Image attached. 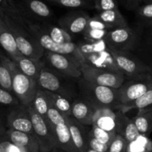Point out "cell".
Instances as JSON below:
<instances>
[{
  "label": "cell",
  "mask_w": 152,
  "mask_h": 152,
  "mask_svg": "<svg viewBox=\"0 0 152 152\" xmlns=\"http://www.w3.org/2000/svg\"><path fill=\"white\" fill-rule=\"evenodd\" d=\"M80 69L83 80L93 84L120 88L125 83L123 73L98 69L86 63L80 64Z\"/></svg>",
  "instance_id": "8992f818"
},
{
  "label": "cell",
  "mask_w": 152,
  "mask_h": 152,
  "mask_svg": "<svg viewBox=\"0 0 152 152\" xmlns=\"http://www.w3.org/2000/svg\"><path fill=\"white\" fill-rule=\"evenodd\" d=\"M10 69L12 74V92L19 99L20 105L28 106L32 103L39 89L37 80L25 75L11 60Z\"/></svg>",
  "instance_id": "277c9868"
},
{
  "label": "cell",
  "mask_w": 152,
  "mask_h": 152,
  "mask_svg": "<svg viewBox=\"0 0 152 152\" xmlns=\"http://www.w3.org/2000/svg\"><path fill=\"white\" fill-rule=\"evenodd\" d=\"M80 88L84 99L88 101L96 108L119 109L118 88L93 84L83 79L80 83Z\"/></svg>",
  "instance_id": "7a4b0ae2"
},
{
  "label": "cell",
  "mask_w": 152,
  "mask_h": 152,
  "mask_svg": "<svg viewBox=\"0 0 152 152\" xmlns=\"http://www.w3.org/2000/svg\"><path fill=\"white\" fill-rule=\"evenodd\" d=\"M68 126L74 145L79 152H86L88 147V139L89 132H87L86 126L77 122L72 116H64Z\"/></svg>",
  "instance_id": "9a60e30c"
},
{
  "label": "cell",
  "mask_w": 152,
  "mask_h": 152,
  "mask_svg": "<svg viewBox=\"0 0 152 152\" xmlns=\"http://www.w3.org/2000/svg\"><path fill=\"white\" fill-rule=\"evenodd\" d=\"M26 107L32 121L34 136L39 144L41 152H50L59 148L54 131L48 121L39 115L31 104Z\"/></svg>",
  "instance_id": "5b68a950"
},
{
  "label": "cell",
  "mask_w": 152,
  "mask_h": 152,
  "mask_svg": "<svg viewBox=\"0 0 152 152\" xmlns=\"http://www.w3.org/2000/svg\"><path fill=\"white\" fill-rule=\"evenodd\" d=\"M20 9L27 17L30 14L39 19H48L53 15L50 7L41 0H24L23 7Z\"/></svg>",
  "instance_id": "ffe728a7"
},
{
  "label": "cell",
  "mask_w": 152,
  "mask_h": 152,
  "mask_svg": "<svg viewBox=\"0 0 152 152\" xmlns=\"http://www.w3.org/2000/svg\"><path fill=\"white\" fill-rule=\"evenodd\" d=\"M5 13L19 23H23L28 17L12 0H0V13Z\"/></svg>",
  "instance_id": "f1b7e54d"
},
{
  "label": "cell",
  "mask_w": 152,
  "mask_h": 152,
  "mask_svg": "<svg viewBox=\"0 0 152 152\" xmlns=\"http://www.w3.org/2000/svg\"><path fill=\"white\" fill-rule=\"evenodd\" d=\"M126 152H152V141L148 136L140 134L128 144Z\"/></svg>",
  "instance_id": "1f68e13d"
},
{
  "label": "cell",
  "mask_w": 152,
  "mask_h": 152,
  "mask_svg": "<svg viewBox=\"0 0 152 152\" xmlns=\"http://www.w3.org/2000/svg\"><path fill=\"white\" fill-rule=\"evenodd\" d=\"M111 50L117 67L124 74L135 77L143 74H152V69L148 65L132 56L129 51H121L111 48Z\"/></svg>",
  "instance_id": "ba28073f"
},
{
  "label": "cell",
  "mask_w": 152,
  "mask_h": 152,
  "mask_svg": "<svg viewBox=\"0 0 152 152\" xmlns=\"http://www.w3.org/2000/svg\"><path fill=\"white\" fill-rule=\"evenodd\" d=\"M145 1H148V2H152V0H144Z\"/></svg>",
  "instance_id": "c3c4849f"
},
{
  "label": "cell",
  "mask_w": 152,
  "mask_h": 152,
  "mask_svg": "<svg viewBox=\"0 0 152 152\" xmlns=\"http://www.w3.org/2000/svg\"><path fill=\"white\" fill-rule=\"evenodd\" d=\"M39 88L46 91L52 93L59 94L65 95V91L64 90L59 77L53 72V71L44 66L42 68L37 79Z\"/></svg>",
  "instance_id": "ac0fdd59"
},
{
  "label": "cell",
  "mask_w": 152,
  "mask_h": 152,
  "mask_svg": "<svg viewBox=\"0 0 152 152\" xmlns=\"http://www.w3.org/2000/svg\"><path fill=\"white\" fill-rule=\"evenodd\" d=\"M137 16L142 20L152 25V2H148L137 8Z\"/></svg>",
  "instance_id": "b9f144b4"
},
{
  "label": "cell",
  "mask_w": 152,
  "mask_h": 152,
  "mask_svg": "<svg viewBox=\"0 0 152 152\" xmlns=\"http://www.w3.org/2000/svg\"><path fill=\"white\" fill-rule=\"evenodd\" d=\"M90 134L98 140L99 142H101L102 143L106 144L108 145H111V143L115 138L116 135L117 134V132H107V131L103 130V129H100V128L95 126V125H92L91 126Z\"/></svg>",
  "instance_id": "836d02e7"
},
{
  "label": "cell",
  "mask_w": 152,
  "mask_h": 152,
  "mask_svg": "<svg viewBox=\"0 0 152 152\" xmlns=\"http://www.w3.org/2000/svg\"><path fill=\"white\" fill-rule=\"evenodd\" d=\"M6 129L4 128V126H3V123H2V119H1V115H0V136L1 134L4 133Z\"/></svg>",
  "instance_id": "bcb514c9"
},
{
  "label": "cell",
  "mask_w": 152,
  "mask_h": 152,
  "mask_svg": "<svg viewBox=\"0 0 152 152\" xmlns=\"http://www.w3.org/2000/svg\"><path fill=\"white\" fill-rule=\"evenodd\" d=\"M31 105L39 115L47 120V115L50 106V102L47 94L44 90L39 88Z\"/></svg>",
  "instance_id": "f546056e"
},
{
  "label": "cell",
  "mask_w": 152,
  "mask_h": 152,
  "mask_svg": "<svg viewBox=\"0 0 152 152\" xmlns=\"http://www.w3.org/2000/svg\"><path fill=\"white\" fill-rule=\"evenodd\" d=\"M139 109V111L152 109V87L150 88L142 96L134 102L122 105L118 110L126 113L131 109Z\"/></svg>",
  "instance_id": "4316f807"
},
{
  "label": "cell",
  "mask_w": 152,
  "mask_h": 152,
  "mask_svg": "<svg viewBox=\"0 0 152 152\" xmlns=\"http://www.w3.org/2000/svg\"><path fill=\"white\" fill-rule=\"evenodd\" d=\"M52 105L64 116H71L72 103L65 95L46 91Z\"/></svg>",
  "instance_id": "83f0119b"
},
{
  "label": "cell",
  "mask_w": 152,
  "mask_h": 152,
  "mask_svg": "<svg viewBox=\"0 0 152 152\" xmlns=\"http://www.w3.org/2000/svg\"><path fill=\"white\" fill-rule=\"evenodd\" d=\"M90 16L87 13L77 11L69 13L59 20V26L69 33L71 36L84 32Z\"/></svg>",
  "instance_id": "7c38bea8"
},
{
  "label": "cell",
  "mask_w": 152,
  "mask_h": 152,
  "mask_svg": "<svg viewBox=\"0 0 152 152\" xmlns=\"http://www.w3.org/2000/svg\"><path fill=\"white\" fill-rule=\"evenodd\" d=\"M13 61L23 74L37 81L40 71L44 66L41 60H35L23 55H21Z\"/></svg>",
  "instance_id": "603a6c76"
},
{
  "label": "cell",
  "mask_w": 152,
  "mask_h": 152,
  "mask_svg": "<svg viewBox=\"0 0 152 152\" xmlns=\"http://www.w3.org/2000/svg\"><path fill=\"white\" fill-rule=\"evenodd\" d=\"M0 152H29L25 148L12 143L1 134L0 136Z\"/></svg>",
  "instance_id": "60d3db41"
},
{
  "label": "cell",
  "mask_w": 152,
  "mask_h": 152,
  "mask_svg": "<svg viewBox=\"0 0 152 152\" xmlns=\"http://www.w3.org/2000/svg\"><path fill=\"white\" fill-rule=\"evenodd\" d=\"M26 29H28V31L34 35L45 50L70 56L80 64L86 62L84 56L80 51L78 45L74 42L65 44L56 43L50 39L44 28H42L40 25L32 23L31 21L27 25Z\"/></svg>",
  "instance_id": "3957f363"
},
{
  "label": "cell",
  "mask_w": 152,
  "mask_h": 152,
  "mask_svg": "<svg viewBox=\"0 0 152 152\" xmlns=\"http://www.w3.org/2000/svg\"><path fill=\"white\" fill-rule=\"evenodd\" d=\"M3 135L12 143L29 152H41L39 144L34 135L9 129H6Z\"/></svg>",
  "instance_id": "5bb4252c"
},
{
  "label": "cell",
  "mask_w": 152,
  "mask_h": 152,
  "mask_svg": "<svg viewBox=\"0 0 152 152\" xmlns=\"http://www.w3.org/2000/svg\"><path fill=\"white\" fill-rule=\"evenodd\" d=\"M108 31V30H96L86 28L83 35L87 38L89 41H99V40L105 39L107 37Z\"/></svg>",
  "instance_id": "f35d334b"
},
{
  "label": "cell",
  "mask_w": 152,
  "mask_h": 152,
  "mask_svg": "<svg viewBox=\"0 0 152 152\" xmlns=\"http://www.w3.org/2000/svg\"><path fill=\"white\" fill-rule=\"evenodd\" d=\"M120 1L127 9L134 10L135 8H138L142 0H120Z\"/></svg>",
  "instance_id": "f6af8a7d"
},
{
  "label": "cell",
  "mask_w": 152,
  "mask_h": 152,
  "mask_svg": "<svg viewBox=\"0 0 152 152\" xmlns=\"http://www.w3.org/2000/svg\"><path fill=\"white\" fill-rule=\"evenodd\" d=\"M52 129L54 131L59 148L65 152H79L76 145H74L66 121L53 126Z\"/></svg>",
  "instance_id": "44dd1931"
},
{
  "label": "cell",
  "mask_w": 152,
  "mask_h": 152,
  "mask_svg": "<svg viewBox=\"0 0 152 152\" xmlns=\"http://www.w3.org/2000/svg\"><path fill=\"white\" fill-rule=\"evenodd\" d=\"M88 148L98 152H108V148H109V145L99 142L98 140H96L91 134L90 132H89L88 139Z\"/></svg>",
  "instance_id": "7bdbcfd3"
},
{
  "label": "cell",
  "mask_w": 152,
  "mask_h": 152,
  "mask_svg": "<svg viewBox=\"0 0 152 152\" xmlns=\"http://www.w3.org/2000/svg\"><path fill=\"white\" fill-rule=\"evenodd\" d=\"M94 16L111 27V29L128 27L127 22L120 13V10H110L98 12V13Z\"/></svg>",
  "instance_id": "cb8c5ba5"
},
{
  "label": "cell",
  "mask_w": 152,
  "mask_h": 152,
  "mask_svg": "<svg viewBox=\"0 0 152 152\" xmlns=\"http://www.w3.org/2000/svg\"><path fill=\"white\" fill-rule=\"evenodd\" d=\"M51 3L68 8H82L94 7L92 0H49Z\"/></svg>",
  "instance_id": "e575fe53"
},
{
  "label": "cell",
  "mask_w": 152,
  "mask_h": 152,
  "mask_svg": "<svg viewBox=\"0 0 152 152\" xmlns=\"http://www.w3.org/2000/svg\"><path fill=\"white\" fill-rule=\"evenodd\" d=\"M0 48L12 59L22 55L19 51L13 33L0 16Z\"/></svg>",
  "instance_id": "d6986e66"
},
{
  "label": "cell",
  "mask_w": 152,
  "mask_h": 152,
  "mask_svg": "<svg viewBox=\"0 0 152 152\" xmlns=\"http://www.w3.org/2000/svg\"><path fill=\"white\" fill-rule=\"evenodd\" d=\"M46 59L52 68L64 75L72 78H79L83 75L80 62L70 56L47 52Z\"/></svg>",
  "instance_id": "30bf717a"
},
{
  "label": "cell",
  "mask_w": 152,
  "mask_h": 152,
  "mask_svg": "<svg viewBox=\"0 0 152 152\" xmlns=\"http://www.w3.org/2000/svg\"><path fill=\"white\" fill-rule=\"evenodd\" d=\"M86 152H98V151H94V150L91 149V148H88V149H87V151H86Z\"/></svg>",
  "instance_id": "7dc6e473"
},
{
  "label": "cell",
  "mask_w": 152,
  "mask_h": 152,
  "mask_svg": "<svg viewBox=\"0 0 152 152\" xmlns=\"http://www.w3.org/2000/svg\"><path fill=\"white\" fill-rule=\"evenodd\" d=\"M84 58L86 60L85 63L95 68L123 73L117 67L110 48L102 51L95 52V53L85 55Z\"/></svg>",
  "instance_id": "4fadbf2b"
},
{
  "label": "cell",
  "mask_w": 152,
  "mask_h": 152,
  "mask_svg": "<svg viewBox=\"0 0 152 152\" xmlns=\"http://www.w3.org/2000/svg\"><path fill=\"white\" fill-rule=\"evenodd\" d=\"M129 142L120 134L116 135L113 142L109 145L108 152H126Z\"/></svg>",
  "instance_id": "74e56055"
},
{
  "label": "cell",
  "mask_w": 152,
  "mask_h": 152,
  "mask_svg": "<svg viewBox=\"0 0 152 152\" xmlns=\"http://www.w3.org/2000/svg\"><path fill=\"white\" fill-rule=\"evenodd\" d=\"M11 60L0 48V86L10 92H12V74L10 69Z\"/></svg>",
  "instance_id": "d4e9b609"
},
{
  "label": "cell",
  "mask_w": 152,
  "mask_h": 152,
  "mask_svg": "<svg viewBox=\"0 0 152 152\" xmlns=\"http://www.w3.org/2000/svg\"><path fill=\"white\" fill-rule=\"evenodd\" d=\"M0 16L13 33L19 51L23 56L35 60H40L45 50L34 35L7 13H1Z\"/></svg>",
  "instance_id": "6da1fadb"
},
{
  "label": "cell",
  "mask_w": 152,
  "mask_h": 152,
  "mask_svg": "<svg viewBox=\"0 0 152 152\" xmlns=\"http://www.w3.org/2000/svg\"><path fill=\"white\" fill-rule=\"evenodd\" d=\"M94 8L98 12L110 10H119L117 0H94Z\"/></svg>",
  "instance_id": "ab89813d"
},
{
  "label": "cell",
  "mask_w": 152,
  "mask_h": 152,
  "mask_svg": "<svg viewBox=\"0 0 152 152\" xmlns=\"http://www.w3.org/2000/svg\"><path fill=\"white\" fill-rule=\"evenodd\" d=\"M132 120L140 134L148 136L152 132V109L139 111L137 115Z\"/></svg>",
  "instance_id": "484cf974"
},
{
  "label": "cell",
  "mask_w": 152,
  "mask_h": 152,
  "mask_svg": "<svg viewBox=\"0 0 152 152\" xmlns=\"http://www.w3.org/2000/svg\"><path fill=\"white\" fill-rule=\"evenodd\" d=\"M19 99L12 92L0 86V105L16 106V105H19Z\"/></svg>",
  "instance_id": "d590c367"
},
{
  "label": "cell",
  "mask_w": 152,
  "mask_h": 152,
  "mask_svg": "<svg viewBox=\"0 0 152 152\" xmlns=\"http://www.w3.org/2000/svg\"><path fill=\"white\" fill-rule=\"evenodd\" d=\"M90 28V29H96V30H111V27L108 26L105 23H104L100 19H98L95 16L90 17L89 19L88 22L87 28Z\"/></svg>",
  "instance_id": "ee69618b"
},
{
  "label": "cell",
  "mask_w": 152,
  "mask_h": 152,
  "mask_svg": "<svg viewBox=\"0 0 152 152\" xmlns=\"http://www.w3.org/2000/svg\"><path fill=\"white\" fill-rule=\"evenodd\" d=\"M97 108L86 99H77L72 103L71 116L84 126L93 125V119Z\"/></svg>",
  "instance_id": "2e32d148"
},
{
  "label": "cell",
  "mask_w": 152,
  "mask_h": 152,
  "mask_svg": "<svg viewBox=\"0 0 152 152\" xmlns=\"http://www.w3.org/2000/svg\"><path fill=\"white\" fill-rule=\"evenodd\" d=\"M117 112H118V126H117V134L123 136L129 143L132 141L136 140L140 135V134L133 120L126 117L125 113L122 112L120 110H118Z\"/></svg>",
  "instance_id": "7402d4cb"
},
{
  "label": "cell",
  "mask_w": 152,
  "mask_h": 152,
  "mask_svg": "<svg viewBox=\"0 0 152 152\" xmlns=\"http://www.w3.org/2000/svg\"><path fill=\"white\" fill-rule=\"evenodd\" d=\"M93 125L107 132H117L118 112L109 108H97L94 116Z\"/></svg>",
  "instance_id": "e0dca14e"
},
{
  "label": "cell",
  "mask_w": 152,
  "mask_h": 152,
  "mask_svg": "<svg viewBox=\"0 0 152 152\" xmlns=\"http://www.w3.org/2000/svg\"><path fill=\"white\" fill-rule=\"evenodd\" d=\"M44 29L50 37V39L56 43L65 44V43L73 42L72 37L71 34L60 26L49 25Z\"/></svg>",
  "instance_id": "4dcf8cb0"
},
{
  "label": "cell",
  "mask_w": 152,
  "mask_h": 152,
  "mask_svg": "<svg viewBox=\"0 0 152 152\" xmlns=\"http://www.w3.org/2000/svg\"><path fill=\"white\" fill-rule=\"evenodd\" d=\"M150 42H151L152 43V34H151V37H150Z\"/></svg>",
  "instance_id": "681fc988"
},
{
  "label": "cell",
  "mask_w": 152,
  "mask_h": 152,
  "mask_svg": "<svg viewBox=\"0 0 152 152\" xmlns=\"http://www.w3.org/2000/svg\"><path fill=\"white\" fill-rule=\"evenodd\" d=\"M151 87L152 74L138 76L133 77L132 80L125 82L123 86L118 88L120 107L137 99Z\"/></svg>",
  "instance_id": "52a82bcc"
},
{
  "label": "cell",
  "mask_w": 152,
  "mask_h": 152,
  "mask_svg": "<svg viewBox=\"0 0 152 152\" xmlns=\"http://www.w3.org/2000/svg\"><path fill=\"white\" fill-rule=\"evenodd\" d=\"M50 152H52V151H50Z\"/></svg>",
  "instance_id": "f907efd6"
},
{
  "label": "cell",
  "mask_w": 152,
  "mask_h": 152,
  "mask_svg": "<svg viewBox=\"0 0 152 152\" xmlns=\"http://www.w3.org/2000/svg\"><path fill=\"white\" fill-rule=\"evenodd\" d=\"M47 120L52 128L62 122L65 121V117L62 114H61L50 102V106L49 108L48 112L47 115Z\"/></svg>",
  "instance_id": "8d00e7d4"
},
{
  "label": "cell",
  "mask_w": 152,
  "mask_h": 152,
  "mask_svg": "<svg viewBox=\"0 0 152 152\" xmlns=\"http://www.w3.org/2000/svg\"><path fill=\"white\" fill-rule=\"evenodd\" d=\"M105 40L110 48L121 51H129L134 48L137 37L134 31L128 26L109 30Z\"/></svg>",
  "instance_id": "9c48e42d"
},
{
  "label": "cell",
  "mask_w": 152,
  "mask_h": 152,
  "mask_svg": "<svg viewBox=\"0 0 152 152\" xmlns=\"http://www.w3.org/2000/svg\"><path fill=\"white\" fill-rule=\"evenodd\" d=\"M7 129L28 133L34 136V128L31 116L26 106L16 105L7 116Z\"/></svg>",
  "instance_id": "8fae6325"
},
{
  "label": "cell",
  "mask_w": 152,
  "mask_h": 152,
  "mask_svg": "<svg viewBox=\"0 0 152 152\" xmlns=\"http://www.w3.org/2000/svg\"><path fill=\"white\" fill-rule=\"evenodd\" d=\"M80 51L81 52L83 56L89 53H95V52L102 51L109 48V46L107 44L105 39L99 41H91L88 42L80 43L78 45Z\"/></svg>",
  "instance_id": "d6a6232c"
}]
</instances>
